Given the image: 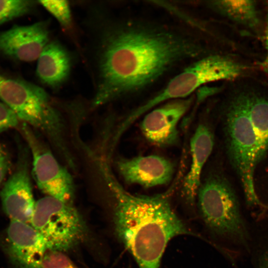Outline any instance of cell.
<instances>
[{
  "mask_svg": "<svg viewBox=\"0 0 268 268\" xmlns=\"http://www.w3.org/2000/svg\"><path fill=\"white\" fill-rule=\"evenodd\" d=\"M100 48L92 109L139 93L178 64L208 54L204 45L192 36L133 19L112 26Z\"/></svg>",
  "mask_w": 268,
  "mask_h": 268,
  "instance_id": "6da1fadb",
  "label": "cell"
},
{
  "mask_svg": "<svg viewBox=\"0 0 268 268\" xmlns=\"http://www.w3.org/2000/svg\"><path fill=\"white\" fill-rule=\"evenodd\" d=\"M100 172L114 199L117 237L139 268H160L172 238L194 235L173 210L170 191L152 196L132 194L117 181L110 166L102 167Z\"/></svg>",
  "mask_w": 268,
  "mask_h": 268,
  "instance_id": "7a4b0ae2",
  "label": "cell"
},
{
  "mask_svg": "<svg viewBox=\"0 0 268 268\" xmlns=\"http://www.w3.org/2000/svg\"><path fill=\"white\" fill-rule=\"evenodd\" d=\"M223 123L227 154L246 204L260 211L265 206L256 192L254 174L268 151V99L251 92L237 94L225 110Z\"/></svg>",
  "mask_w": 268,
  "mask_h": 268,
  "instance_id": "3957f363",
  "label": "cell"
},
{
  "mask_svg": "<svg viewBox=\"0 0 268 268\" xmlns=\"http://www.w3.org/2000/svg\"><path fill=\"white\" fill-rule=\"evenodd\" d=\"M197 199L205 227L220 250L238 268L239 261L250 258L252 227L235 192L223 176L212 174L201 181Z\"/></svg>",
  "mask_w": 268,
  "mask_h": 268,
  "instance_id": "277c9868",
  "label": "cell"
},
{
  "mask_svg": "<svg viewBox=\"0 0 268 268\" xmlns=\"http://www.w3.org/2000/svg\"><path fill=\"white\" fill-rule=\"evenodd\" d=\"M0 99L19 121L42 132L69 167L75 166L64 120L43 88L23 80L2 77L0 81Z\"/></svg>",
  "mask_w": 268,
  "mask_h": 268,
  "instance_id": "5b68a950",
  "label": "cell"
},
{
  "mask_svg": "<svg viewBox=\"0 0 268 268\" xmlns=\"http://www.w3.org/2000/svg\"><path fill=\"white\" fill-rule=\"evenodd\" d=\"M244 67L229 56L208 54L174 76L160 91L131 112L123 123L129 127L140 116L170 100L186 98L204 85L240 76Z\"/></svg>",
  "mask_w": 268,
  "mask_h": 268,
  "instance_id": "8992f818",
  "label": "cell"
},
{
  "mask_svg": "<svg viewBox=\"0 0 268 268\" xmlns=\"http://www.w3.org/2000/svg\"><path fill=\"white\" fill-rule=\"evenodd\" d=\"M48 250L65 252L85 237V223L72 203L45 196L36 202L31 220Z\"/></svg>",
  "mask_w": 268,
  "mask_h": 268,
  "instance_id": "52a82bcc",
  "label": "cell"
},
{
  "mask_svg": "<svg viewBox=\"0 0 268 268\" xmlns=\"http://www.w3.org/2000/svg\"><path fill=\"white\" fill-rule=\"evenodd\" d=\"M22 131L32 157V175L37 187L46 196L72 203L75 192L73 178L53 152L23 124Z\"/></svg>",
  "mask_w": 268,
  "mask_h": 268,
  "instance_id": "ba28073f",
  "label": "cell"
},
{
  "mask_svg": "<svg viewBox=\"0 0 268 268\" xmlns=\"http://www.w3.org/2000/svg\"><path fill=\"white\" fill-rule=\"evenodd\" d=\"M194 100L191 96L170 100L147 112L140 125L144 137L160 147L176 144L179 138L178 125L192 107Z\"/></svg>",
  "mask_w": 268,
  "mask_h": 268,
  "instance_id": "9c48e42d",
  "label": "cell"
},
{
  "mask_svg": "<svg viewBox=\"0 0 268 268\" xmlns=\"http://www.w3.org/2000/svg\"><path fill=\"white\" fill-rule=\"evenodd\" d=\"M3 247L10 262L17 268H43L48 249L42 236L30 224L10 221Z\"/></svg>",
  "mask_w": 268,
  "mask_h": 268,
  "instance_id": "30bf717a",
  "label": "cell"
},
{
  "mask_svg": "<svg viewBox=\"0 0 268 268\" xmlns=\"http://www.w3.org/2000/svg\"><path fill=\"white\" fill-rule=\"evenodd\" d=\"M27 158L22 157L0 193L3 209L10 221L30 224L36 202Z\"/></svg>",
  "mask_w": 268,
  "mask_h": 268,
  "instance_id": "8fae6325",
  "label": "cell"
},
{
  "mask_svg": "<svg viewBox=\"0 0 268 268\" xmlns=\"http://www.w3.org/2000/svg\"><path fill=\"white\" fill-rule=\"evenodd\" d=\"M116 166L126 184L145 189L168 184L175 171L170 160L157 155L121 158L116 161Z\"/></svg>",
  "mask_w": 268,
  "mask_h": 268,
  "instance_id": "7c38bea8",
  "label": "cell"
},
{
  "mask_svg": "<svg viewBox=\"0 0 268 268\" xmlns=\"http://www.w3.org/2000/svg\"><path fill=\"white\" fill-rule=\"evenodd\" d=\"M49 31L45 22L14 26L0 33V52L17 60H37L49 43Z\"/></svg>",
  "mask_w": 268,
  "mask_h": 268,
  "instance_id": "4fadbf2b",
  "label": "cell"
},
{
  "mask_svg": "<svg viewBox=\"0 0 268 268\" xmlns=\"http://www.w3.org/2000/svg\"><path fill=\"white\" fill-rule=\"evenodd\" d=\"M214 141L211 129L204 124L198 125L191 138V161L181 189L183 198L191 205L196 201L203 168L212 152Z\"/></svg>",
  "mask_w": 268,
  "mask_h": 268,
  "instance_id": "5bb4252c",
  "label": "cell"
},
{
  "mask_svg": "<svg viewBox=\"0 0 268 268\" xmlns=\"http://www.w3.org/2000/svg\"><path fill=\"white\" fill-rule=\"evenodd\" d=\"M71 66V59L66 49L58 42H49L37 60V75L42 83L56 88L68 77Z\"/></svg>",
  "mask_w": 268,
  "mask_h": 268,
  "instance_id": "9a60e30c",
  "label": "cell"
},
{
  "mask_svg": "<svg viewBox=\"0 0 268 268\" xmlns=\"http://www.w3.org/2000/svg\"><path fill=\"white\" fill-rule=\"evenodd\" d=\"M211 10L232 21L251 29L259 24L256 1L251 0H213L205 2Z\"/></svg>",
  "mask_w": 268,
  "mask_h": 268,
  "instance_id": "2e32d148",
  "label": "cell"
},
{
  "mask_svg": "<svg viewBox=\"0 0 268 268\" xmlns=\"http://www.w3.org/2000/svg\"><path fill=\"white\" fill-rule=\"evenodd\" d=\"M34 1L27 0H0V24L28 13Z\"/></svg>",
  "mask_w": 268,
  "mask_h": 268,
  "instance_id": "e0dca14e",
  "label": "cell"
},
{
  "mask_svg": "<svg viewBox=\"0 0 268 268\" xmlns=\"http://www.w3.org/2000/svg\"><path fill=\"white\" fill-rule=\"evenodd\" d=\"M45 9L64 27H68L71 23V12L68 2L64 0L39 1Z\"/></svg>",
  "mask_w": 268,
  "mask_h": 268,
  "instance_id": "ac0fdd59",
  "label": "cell"
},
{
  "mask_svg": "<svg viewBox=\"0 0 268 268\" xmlns=\"http://www.w3.org/2000/svg\"><path fill=\"white\" fill-rule=\"evenodd\" d=\"M43 268H78L64 252L47 250L43 261Z\"/></svg>",
  "mask_w": 268,
  "mask_h": 268,
  "instance_id": "d6986e66",
  "label": "cell"
},
{
  "mask_svg": "<svg viewBox=\"0 0 268 268\" xmlns=\"http://www.w3.org/2000/svg\"><path fill=\"white\" fill-rule=\"evenodd\" d=\"M19 119L14 112L2 102H0V133L16 127Z\"/></svg>",
  "mask_w": 268,
  "mask_h": 268,
  "instance_id": "ffe728a7",
  "label": "cell"
},
{
  "mask_svg": "<svg viewBox=\"0 0 268 268\" xmlns=\"http://www.w3.org/2000/svg\"><path fill=\"white\" fill-rule=\"evenodd\" d=\"M11 166L9 156L0 143V184L5 178Z\"/></svg>",
  "mask_w": 268,
  "mask_h": 268,
  "instance_id": "44dd1931",
  "label": "cell"
},
{
  "mask_svg": "<svg viewBox=\"0 0 268 268\" xmlns=\"http://www.w3.org/2000/svg\"><path fill=\"white\" fill-rule=\"evenodd\" d=\"M265 45L267 50V56L263 63V67L265 71L268 74V2L267 4V19H266V25L265 30Z\"/></svg>",
  "mask_w": 268,
  "mask_h": 268,
  "instance_id": "7402d4cb",
  "label": "cell"
},
{
  "mask_svg": "<svg viewBox=\"0 0 268 268\" xmlns=\"http://www.w3.org/2000/svg\"><path fill=\"white\" fill-rule=\"evenodd\" d=\"M2 78V76H1L0 75V80Z\"/></svg>",
  "mask_w": 268,
  "mask_h": 268,
  "instance_id": "603a6c76",
  "label": "cell"
}]
</instances>
